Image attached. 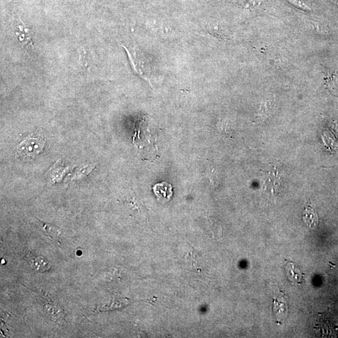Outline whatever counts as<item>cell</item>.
<instances>
[{"label": "cell", "mask_w": 338, "mask_h": 338, "mask_svg": "<svg viewBox=\"0 0 338 338\" xmlns=\"http://www.w3.org/2000/svg\"><path fill=\"white\" fill-rule=\"evenodd\" d=\"M42 224V228L47 236H49L54 241L58 242L62 234V230L58 227L52 225L51 224L40 221Z\"/></svg>", "instance_id": "6"}, {"label": "cell", "mask_w": 338, "mask_h": 338, "mask_svg": "<svg viewBox=\"0 0 338 338\" xmlns=\"http://www.w3.org/2000/svg\"><path fill=\"white\" fill-rule=\"evenodd\" d=\"M45 147V140L42 138L31 136L25 138L17 147L19 155L26 157H35L42 153Z\"/></svg>", "instance_id": "1"}, {"label": "cell", "mask_w": 338, "mask_h": 338, "mask_svg": "<svg viewBox=\"0 0 338 338\" xmlns=\"http://www.w3.org/2000/svg\"><path fill=\"white\" fill-rule=\"evenodd\" d=\"M303 221L309 228H314L318 223V217L312 207H306L303 216Z\"/></svg>", "instance_id": "8"}, {"label": "cell", "mask_w": 338, "mask_h": 338, "mask_svg": "<svg viewBox=\"0 0 338 338\" xmlns=\"http://www.w3.org/2000/svg\"><path fill=\"white\" fill-rule=\"evenodd\" d=\"M26 259L31 268L38 273H44L51 269V262L42 256H36L29 253L26 255Z\"/></svg>", "instance_id": "3"}, {"label": "cell", "mask_w": 338, "mask_h": 338, "mask_svg": "<svg viewBox=\"0 0 338 338\" xmlns=\"http://www.w3.org/2000/svg\"><path fill=\"white\" fill-rule=\"evenodd\" d=\"M328 87L331 92L338 94V72L331 75L329 78Z\"/></svg>", "instance_id": "11"}, {"label": "cell", "mask_w": 338, "mask_h": 338, "mask_svg": "<svg viewBox=\"0 0 338 338\" xmlns=\"http://www.w3.org/2000/svg\"><path fill=\"white\" fill-rule=\"evenodd\" d=\"M273 312L277 323L281 324L286 319L288 312L287 296L283 292L273 298Z\"/></svg>", "instance_id": "2"}, {"label": "cell", "mask_w": 338, "mask_h": 338, "mask_svg": "<svg viewBox=\"0 0 338 338\" xmlns=\"http://www.w3.org/2000/svg\"><path fill=\"white\" fill-rule=\"evenodd\" d=\"M286 274L288 279L291 282L301 285L303 280L304 274L302 273L298 267L295 265L294 263L291 261H287Z\"/></svg>", "instance_id": "5"}, {"label": "cell", "mask_w": 338, "mask_h": 338, "mask_svg": "<svg viewBox=\"0 0 338 338\" xmlns=\"http://www.w3.org/2000/svg\"><path fill=\"white\" fill-rule=\"evenodd\" d=\"M154 194L158 201H169L173 196L171 184L166 182L156 183L153 187Z\"/></svg>", "instance_id": "4"}, {"label": "cell", "mask_w": 338, "mask_h": 338, "mask_svg": "<svg viewBox=\"0 0 338 338\" xmlns=\"http://www.w3.org/2000/svg\"><path fill=\"white\" fill-rule=\"evenodd\" d=\"M94 167V165H85V166L81 167L75 172L74 176L72 177V180H74V179L78 180V179H81L87 176V174L92 171Z\"/></svg>", "instance_id": "10"}, {"label": "cell", "mask_w": 338, "mask_h": 338, "mask_svg": "<svg viewBox=\"0 0 338 338\" xmlns=\"http://www.w3.org/2000/svg\"><path fill=\"white\" fill-rule=\"evenodd\" d=\"M308 28L313 32L321 35H325L328 32V27L320 22H310L308 23Z\"/></svg>", "instance_id": "9"}, {"label": "cell", "mask_w": 338, "mask_h": 338, "mask_svg": "<svg viewBox=\"0 0 338 338\" xmlns=\"http://www.w3.org/2000/svg\"><path fill=\"white\" fill-rule=\"evenodd\" d=\"M333 3H334L336 5L338 6V0H332Z\"/></svg>", "instance_id": "13"}, {"label": "cell", "mask_w": 338, "mask_h": 338, "mask_svg": "<svg viewBox=\"0 0 338 338\" xmlns=\"http://www.w3.org/2000/svg\"><path fill=\"white\" fill-rule=\"evenodd\" d=\"M289 3H291L292 5L295 6V7L299 9H301L302 10L304 11H311L312 9L308 6L307 4L303 3V1H300V0H287Z\"/></svg>", "instance_id": "12"}, {"label": "cell", "mask_w": 338, "mask_h": 338, "mask_svg": "<svg viewBox=\"0 0 338 338\" xmlns=\"http://www.w3.org/2000/svg\"><path fill=\"white\" fill-rule=\"evenodd\" d=\"M45 308L47 310V314H49L52 319L58 321H62L63 319H64V312L60 308H59L58 305L53 303H47L45 305Z\"/></svg>", "instance_id": "7"}]
</instances>
